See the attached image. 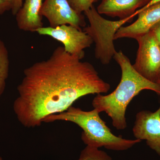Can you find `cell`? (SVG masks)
Masks as SVG:
<instances>
[{
	"mask_svg": "<svg viewBox=\"0 0 160 160\" xmlns=\"http://www.w3.org/2000/svg\"><path fill=\"white\" fill-rule=\"evenodd\" d=\"M110 89L91 63L58 46L48 59L24 69L12 107L24 127L34 128L48 116L66 111L80 98L106 93Z\"/></svg>",
	"mask_w": 160,
	"mask_h": 160,
	"instance_id": "cell-1",
	"label": "cell"
},
{
	"mask_svg": "<svg viewBox=\"0 0 160 160\" xmlns=\"http://www.w3.org/2000/svg\"><path fill=\"white\" fill-rule=\"evenodd\" d=\"M113 58L122 70L119 84L110 94H97L92 104L94 109L104 112L111 118L116 129L123 130L127 127L126 109L132 99L143 90H152L160 96V86L139 74L121 50L116 52Z\"/></svg>",
	"mask_w": 160,
	"mask_h": 160,
	"instance_id": "cell-2",
	"label": "cell"
},
{
	"mask_svg": "<svg viewBox=\"0 0 160 160\" xmlns=\"http://www.w3.org/2000/svg\"><path fill=\"white\" fill-rule=\"evenodd\" d=\"M100 113L96 109L86 111L71 106L63 112L48 116L43 120V122L62 121L74 123L83 130L81 138L83 142L98 149L104 147L113 151H125L142 142L115 135L100 117Z\"/></svg>",
	"mask_w": 160,
	"mask_h": 160,
	"instance_id": "cell-3",
	"label": "cell"
},
{
	"mask_svg": "<svg viewBox=\"0 0 160 160\" xmlns=\"http://www.w3.org/2000/svg\"><path fill=\"white\" fill-rule=\"evenodd\" d=\"M84 13L89 23L84 31L95 44V56L103 65H108L117 52L113 43L115 35L123 25L132 21L135 14L118 21H110L103 18L93 6Z\"/></svg>",
	"mask_w": 160,
	"mask_h": 160,
	"instance_id": "cell-4",
	"label": "cell"
},
{
	"mask_svg": "<svg viewBox=\"0 0 160 160\" xmlns=\"http://www.w3.org/2000/svg\"><path fill=\"white\" fill-rule=\"evenodd\" d=\"M138 48L133 68L147 79L156 83L160 69V47L152 31L136 40Z\"/></svg>",
	"mask_w": 160,
	"mask_h": 160,
	"instance_id": "cell-5",
	"label": "cell"
},
{
	"mask_svg": "<svg viewBox=\"0 0 160 160\" xmlns=\"http://www.w3.org/2000/svg\"><path fill=\"white\" fill-rule=\"evenodd\" d=\"M40 35L48 36L62 43L65 51L80 60L85 57L84 49L93 43L90 37L82 30L71 25H64L55 28L43 27L36 31Z\"/></svg>",
	"mask_w": 160,
	"mask_h": 160,
	"instance_id": "cell-6",
	"label": "cell"
},
{
	"mask_svg": "<svg viewBox=\"0 0 160 160\" xmlns=\"http://www.w3.org/2000/svg\"><path fill=\"white\" fill-rule=\"evenodd\" d=\"M40 13L47 19L52 28L68 25L82 30L86 25L84 16L75 11L68 0H45Z\"/></svg>",
	"mask_w": 160,
	"mask_h": 160,
	"instance_id": "cell-7",
	"label": "cell"
},
{
	"mask_svg": "<svg viewBox=\"0 0 160 160\" xmlns=\"http://www.w3.org/2000/svg\"><path fill=\"white\" fill-rule=\"evenodd\" d=\"M132 132L137 139L145 140L160 156V106L154 112L142 110L136 115Z\"/></svg>",
	"mask_w": 160,
	"mask_h": 160,
	"instance_id": "cell-8",
	"label": "cell"
},
{
	"mask_svg": "<svg viewBox=\"0 0 160 160\" xmlns=\"http://www.w3.org/2000/svg\"><path fill=\"white\" fill-rule=\"evenodd\" d=\"M137 19L131 25L122 26L114 36V40L122 38L137 40L150 31L160 22V3L140 12Z\"/></svg>",
	"mask_w": 160,
	"mask_h": 160,
	"instance_id": "cell-9",
	"label": "cell"
},
{
	"mask_svg": "<svg viewBox=\"0 0 160 160\" xmlns=\"http://www.w3.org/2000/svg\"><path fill=\"white\" fill-rule=\"evenodd\" d=\"M43 0H25L16 15L19 29L23 31L36 32L43 27L42 16L41 15Z\"/></svg>",
	"mask_w": 160,
	"mask_h": 160,
	"instance_id": "cell-10",
	"label": "cell"
},
{
	"mask_svg": "<svg viewBox=\"0 0 160 160\" xmlns=\"http://www.w3.org/2000/svg\"><path fill=\"white\" fill-rule=\"evenodd\" d=\"M147 0H102L97 8L98 12L120 19L134 14L137 9L143 6Z\"/></svg>",
	"mask_w": 160,
	"mask_h": 160,
	"instance_id": "cell-11",
	"label": "cell"
},
{
	"mask_svg": "<svg viewBox=\"0 0 160 160\" xmlns=\"http://www.w3.org/2000/svg\"><path fill=\"white\" fill-rule=\"evenodd\" d=\"M9 69V52L5 43L0 38V98L6 89Z\"/></svg>",
	"mask_w": 160,
	"mask_h": 160,
	"instance_id": "cell-12",
	"label": "cell"
},
{
	"mask_svg": "<svg viewBox=\"0 0 160 160\" xmlns=\"http://www.w3.org/2000/svg\"><path fill=\"white\" fill-rule=\"evenodd\" d=\"M78 160H112V158L106 152L95 147L86 146L81 152Z\"/></svg>",
	"mask_w": 160,
	"mask_h": 160,
	"instance_id": "cell-13",
	"label": "cell"
},
{
	"mask_svg": "<svg viewBox=\"0 0 160 160\" xmlns=\"http://www.w3.org/2000/svg\"><path fill=\"white\" fill-rule=\"evenodd\" d=\"M69 5L80 14L90 9L93 6L91 0H68Z\"/></svg>",
	"mask_w": 160,
	"mask_h": 160,
	"instance_id": "cell-14",
	"label": "cell"
},
{
	"mask_svg": "<svg viewBox=\"0 0 160 160\" xmlns=\"http://www.w3.org/2000/svg\"><path fill=\"white\" fill-rule=\"evenodd\" d=\"M11 9V0H0V15L4 14L6 11Z\"/></svg>",
	"mask_w": 160,
	"mask_h": 160,
	"instance_id": "cell-15",
	"label": "cell"
},
{
	"mask_svg": "<svg viewBox=\"0 0 160 160\" xmlns=\"http://www.w3.org/2000/svg\"><path fill=\"white\" fill-rule=\"evenodd\" d=\"M11 11L13 15H16L23 5V0H11Z\"/></svg>",
	"mask_w": 160,
	"mask_h": 160,
	"instance_id": "cell-16",
	"label": "cell"
},
{
	"mask_svg": "<svg viewBox=\"0 0 160 160\" xmlns=\"http://www.w3.org/2000/svg\"><path fill=\"white\" fill-rule=\"evenodd\" d=\"M159 3H160V0H149V2L146 5L143 6V7L140 8V9L137 10L135 12L134 14H135L136 16L140 12L143 11V10H145V9L149 8L150 6H153V5H155V4Z\"/></svg>",
	"mask_w": 160,
	"mask_h": 160,
	"instance_id": "cell-17",
	"label": "cell"
},
{
	"mask_svg": "<svg viewBox=\"0 0 160 160\" xmlns=\"http://www.w3.org/2000/svg\"><path fill=\"white\" fill-rule=\"evenodd\" d=\"M150 31L152 32L158 42L160 43V22L153 26Z\"/></svg>",
	"mask_w": 160,
	"mask_h": 160,
	"instance_id": "cell-18",
	"label": "cell"
},
{
	"mask_svg": "<svg viewBox=\"0 0 160 160\" xmlns=\"http://www.w3.org/2000/svg\"><path fill=\"white\" fill-rule=\"evenodd\" d=\"M156 83H157L158 85H159L160 86V69L158 74L157 78L156 81Z\"/></svg>",
	"mask_w": 160,
	"mask_h": 160,
	"instance_id": "cell-19",
	"label": "cell"
},
{
	"mask_svg": "<svg viewBox=\"0 0 160 160\" xmlns=\"http://www.w3.org/2000/svg\"><path fill=\"white\" fill-rule=\"evenodd\" d=\"M98 1V0H91L92 3H94L95 2H97Z\"/></svg>",
	"mask_w": 160,
	"mask_h": 160,
	"instance_id": "cell-20",
	"label": "cell"
},
{
	"mask_svg": "<svg viewBox=\"0 0 160 160\" xmlns=\"http://www.w3.org/2000/svg\"><path fill=\"white\" fill-rule=\"evenodd\" d=\"M0 160H3L2 158L1 157V155H0Z\"/></svg>",
	"mask_w": 160,
	"mask_h": 160,
	"instance_id": "cell-21",
	"label": "cell"
},
{
	"mask_svg": "<svg viewBox=\"0 0 160 160\" xmlns=\"http://www.w3.org/2000/svg\"><path fill=\"white\" fill-rule=\"evenodd\" d=\"M159 46H160V43H159Z\"/></svg>",
	"mask_w": 160,
	"mask_h": 160,
	"instance_id": "cell-22",
	"label": "cell"
}]
</instances>
